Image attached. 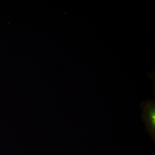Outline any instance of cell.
Returning a JSON list of instances; mask_svg holds the SVG:
<instances>
[{
	"label": "cell",
	"instance_id": "6da1fadb",
	"mask_svg": "<svg viewBox=\"0 0 155 155\" xmlns=\"http://www.w3.org/2000/svg\"><path fill=\"white\" fill-rule=\"evenodd\" d=\"M141 119L145 125L147 132L155 143V101L154 100L143 102L140 105Z\"/></svg>",
	"mask_w": 155,
	"mask_h": 155
}]
</instances>
